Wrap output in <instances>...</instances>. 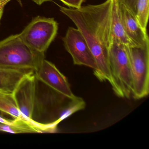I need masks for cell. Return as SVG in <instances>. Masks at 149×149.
<instances>
[{
    "label": "cell",
    "instance_id": "obj_15",
    "mask_svg": "<svg viewBox=\"0 0 149 149\" xmlns=\"http://www.w3.org/2000/svg\"><path fill=\"white\" fill-rule=\"evenodd\" d=\"M120 3L123 4L134 15H136V7L138 0H118Z\"/></svg>",
    "mask_w": 149,
    "mask_h": 149
},
{
    "label": "cell",
    "instance_id": "obj_12",
    "mask_svg": "<svg viewBox=\"0 0 149 149\" xmlns=\"http://www.w3.org/2000/svg\"><path fill=\"white\" fill-rule=\"evenodd\" d=\"M32 70L0 68V91L13 93L22 77Z\"/></svg>",
    "mask_w": 149,
    "mask_h": 149
},
{
    "label": "cell",
    "instance_id": "obj_1",
    "mask_svg": "<svg viewBox=\"0 0 149 149\" xmlns=\"http://www.w3.org/2000/svg\"><path fill=\"white\" fill-rule=\"evenodd\" d=\"M112 0L98 5L78 8L59 6L63 14L71 20L86 40L95 58L97 70L94 74L101 81L110 79L109 52L111 44Z\"/></svg>",
    "mask_w": 149,
    "mask_h": 149
},
{
    "label": "cell",
    "instance_id": "obj_20",
    "mask_svg": "<svg viewBox=\"0 0 149 149\" xmlns=\"http://www.w3.org/2000/svg\"><path fill=\"white\" fill-rule=\"evenodd\" d=\"M3 12H4V9L1 10L0 11V22H1V18H2V15L3 14Z\"/></svg>",
    "mask_w": 149,
    "mask_h": 149
},
{
    "label": "cell",
    "instance_id": "obj_14",
    "mask_svg": "<svg viewBox=\"0 0 149 149\" xmlns=\"http://www.w3.org/2000/svg\"><path fill=\"white\" fill-rule=\"evenodd\" d=\"M149 0H138L135 16L141 26L146 31L149 14ZM147 32V31H146Z\"/></svg>",
    "mask_w": 149,
    "mask_h": 149
},
{
    "label": "cell",
    "instance_id": "obj_19",
    "mask_svg": "<svg viewBox=\"0 0 149 149\" xmlns=\"http://www.w3.org/2000/svg\"><path fill=\"white\" fill-rule=\"evenodd\" d=\"M33 1L38 5H41L44 2L50 1L51 0H32Z\"/></svg>",
    "mask_w": 149,
    "mask_h": 149
},
{
    "label": "cell",
    "instance_id": "obj_7",
    "mask_svg": "<svg viewBox=\"0 0 149 149\" xmlns=\"http://www.w3.org/2000/svg\"><path fill=\"white\" fill-rule=\"evenodd\" d=\"M36 78L35 71L26 74L13 92L19 109L30 120L33 119L36 104Z\"/></svg>",
    "mask_w": 149,
    "mask_h": 149
},
{
    "label": "cell",
    "instance_id": "obj_8",
    "mask_svg": "<svg viewBox=\"0 0 149 149\" xmlns=\"http://www.w3.org/2000/svg\"><path fill=\"white\" fill-rule=\"evenodd\" d=\"M35 73L37 80H40L58 94L71 99L76 97L71 91L66 77L52 63L44 59Z\"/></svg>",
    "mask_w": 149,
    "mask_h": 149
},
{
    "label": "cell",
    "instance_id": "obj_2",
    "mask_svg": "<svg viewBox=\"0 0 149 149\" xmlns=\"http://www.w3.org/2000/svg\"><path fill=\"white\" fill-rule=\"evenodd\" d=\"M44 58V54L30 47L19 34L11 36L0 41V68L35 71Z\"/></svg>",
    "mask_w": 149,
    "mask_h": 149
},
{
    "label": "cell",
    "instance_id": "obj_6",
    "mask_svg": "<svg viewBox=\"0 0 149 149\" xmlns=\"http://www.w3.org/2000/svg\"><path fill=\"white\" fill-rule=\"evenodd\" d=\"M64 47L70 54L75 65H84L95 71L97 66L89 47L80 30L74 27L69 28L63 39Z\"/></svg>",
    "mask_w": 149,
    "mask_h": 149
},
{
    "label": "cell",
    "instance_id": "obj_18",
    "mask_svg": "<svg viewBox=\"0 0 149 149\" xmlns=\"http://www.w3.org/2000/svg\"><path fill=\"white\" fill-rule=\"evenodd\" d=\"M12 0H0V11L4 9L5 6Z\"/></svg>",
    "mask_w": 149,
    "mask_h": 149
},
{
    "label": "cell",
    "instance_id": "obj_17",
    "mask_svg": "<svg viewBox=\"0 0 149 149\" xmlns=\"http://www.w3.org/2000/svg\"><path fill=\"white\" fill-rule=\"evenodd\" d=\"M13 120L6 118L1 116V115H0V123L8 124L12 123L13 122Z\"/></svg>",
    "mask_w": 149,
    "mask_h": 149
},
{
    "label": "cell",
    "instance_id": "obj_13",
    "mask_svg": "<svg viewBox=\"0 0 149 149\" xmlns=\"http://www.w3.org/2000/svg\"><path fill=\"white\" fill-rule=\"evenodd\" d=\"M0 111L14 119H29L24 116L19 109L13 93L0 91Z\"/></svg>",
    "mask_w": 149,
    "mask_h": 149
},
{
    "label": "cell",
    "instance_id": "obj_4",
    "mask_svg": "<svg viewBox=\"0 0 149 149\" xmlns=\"http://www.w3.org/2000/svg\"><path fill=\"white\" fill-rule=\"evenodd\" d=\"M126 46L132 76V95L135 99H141L149 93V44Z\"/></svg>",
    "mask_w": 149,
    "mask_h": 149
},
{
    "label": "cell",
    "instance_id": "obj_10",
    "mask_svg": "<svg viewBox=\"0 0 149 149\" xmlns=\"http://www.w3.org/2000/svg\"><path fill=\"white\" fill-rule=\"evenodd\" d=\"M118 2L122 22L127 37L135 46L144 47L149 44L147 32L143 29L135 15L123 4Z\"/></svg>",
    "mask_w": 149,
    "mask_h": 149
},
{
    "label": "cell",
    "instance_id": "obj_3",
    "mask_svg": "<svg viewBox=\"0 0 149 149\" xmlns=\"http://www.w3.org/2000/svg\"><path fill=\"white\" fill-rule=\"evenodd\" d=\"M109 68L111 84L119 97L130 98L132 91V76L126 45L111 42L109 49Z\"/></svg>",
    "mask_w": 149,
    "mask_h": 149
},
{
    "label": "cell",
    "instance_id": "obj_16",
    "mask_svg": "<svg viewBox=\"0 0 149 149\" xmlns=\"http://www.w3.org/2000/svg\"><path fill=\"white\" fill-rule=\"evenodd\" d=\"M65 5L70 8H78L81 6L84 0H60Z\"/></svg>",
    "mask_w": 149,
    "mask_h": 149
},
{
    "label": "cell",
    "instance_id": "obj_9",
    "mask_svg": "<svg viewBox=\"0 0 149 149\" xmlns=\"http://www.w3.org/2000/svg\"><path fill=\"white\" fill-rule=\"evenodd\" d=\"M58 123H41L35 120L14 119L11 123H0V132L15 133H51L56 132Z\"/></svg>",
    "mask_w": 149,
    "mask_h": 149
},
{
    "label": "cell",
    "instance_id": "obj_5",
    "mask_svg": "<svg viewBox=\"0 0 149 149\" xmlns=\"http://www.w3.org/2000/svg\"><path fill=\"white\" fill-rule=\"evenodd\" d=\"M58 24L54 18L37 16L19 34L22 40L39 53L45 54L58 31Z\"/></svg>",
    "mask_w": 149,
    "mask_h": 149
},
{
    "label": "cell",
    "instance_id": "obj_11",
    "mask_svg": "<svg viewBox=\"0 0 149 149\" xmlns=\"http://www.w3.org/2000/svg\"><path fill=\"white\" fill-rule=\"evenodd\" d=\"M110 36L111 43L116 42L128 46H135L125 33L122 22L118 0H112Z\"/></svg>",
    "mask_w": 149,
    "mask_h": 149
}]
</instances>
